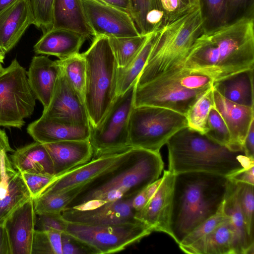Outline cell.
I'll use <instances>...</instances> for the list:
<instances>
[{
	"mask_svg": "<svg viewBox=\"0 0 254 254\" xmlns=\"http://www.w3.org/2000/svg\"><path fill=\"white\" fill-rule=\"evenodd\" d=\"M155 31L151 33L139 51L125 67L118 68L117 96L123 94L132 85L137 82L149 56Z\"/></svg>",
	"mask_w": 254,
	"mask_h": 254,
	"instance_id": "obj_31",
	"label": "cell"
},
{
	"mask_svg": "<svg viewBox=\"0 0 254 254\" xmlns=\"http://www.w3.org/2000/svg\"><path fill=\"white\" fill-rule=\"evenodd\" d=\"M228 178L236 182L254 185V165L242 170Z\"/></svg>",
	"mask_w": 254,
	"mask_h": 254,
	"instance_id": "obj_47",
	"label": "cell"
},
{
	"mask_svg": "<svg viewBox=\"0 0 254 254\" xmlns=\"http://www.w3.org/2000/svg\"><path fill=\"white\" fill-rule=\"evenodd\" d=\"M35 223L32 198L7 218L3 225L7 233L11 254H31Z\"/></svg>",
	"mask_w": 254,
	"mask_h": 254,
	"instance_id": "obj_19",
	"label": "cell"
},
{
	"mask_svg": "<svg viewBox=\"0 0 254 254\" xmlns=\"http://www.w3.org/2000/svg\"><path fill=\"white\" fill-rule=\"evenodd\" d=\"M65 232L90 246L97 254H103L122 251L153 231L145 223L136 221L104 226L68 222Z\"/></svg>",
	"mask_w": 254,
	"mask_h": 254,
	"instance_id": "obj_11",
	"label": "cell"
},
{
	"mask_svg": "<svg viewBox=\"0 0 254 254\" xmlns=\"http://www.w3.org/2000/svg\"><path fill=\"white\" fill-rule=\"evenodd\" d=\"M115 7L123 10L130 14L129 0H100Z\"/></svg>",
	"mask_w": 254,
	"mask_h": 254,
	"instance_id": "obj_51",
	"label": "cell"
},
{
	"mask_svg": "<svg viewBox=\"0 0 254 254\" xmlns=\"http://www.w3.org/2000/svg\"><path fill=\"white\" fill-rule=\"evenodd\" d=\"M43 144L51 157L56 177L89 162L93 156L89 139L65 140Z\"/></svg>",
	"mask_w": 254,
	"mask_h": 254,
	"instance_id": "obj_21",
	"label": "cell"
},
{
	"mask_svg": "<svg viewBox=\"0 0 254 254\" xmlns=\"http://www.w3.org/2000/svg\"><path fill=\"white\" fill-rule=\"evenodd\" d=\"M67 222L61 213L45 212L35 213V230L48 231L56 230L65 232L67 226Z\"/></svg>",
	"mask_w": 254,
	"mask_h": 254,
	"instance_id": "obj_42",
	"label": "cell"
},
{
	"mask_svg": "<svg viewBox=\"0 0 254 254\" xmlns=\"http://www.w3.org/2000/svg\"><path fill=\"white\" fill-rule=\"evenodd\" d=\"M35 105L27 71L14 59L0 71V127L21 128Z\"/></svg>",
	"mask_w": 254,
	"mask_h": 254,
	"instance_id": "obj_9",
	"label": "cell"
},
{
	"mask_svg": "<svg viewBox=\"0 0 254 254\" xmlns=\"http://www.w3.org/2000/svg\"><path fill=\"white\" fill-rule=\"evenodd\" d=\"M213 91L212 86L197 99L185 115L188 127L202 134H205L208 129V117L214 105Z\"/></svg>",
	"mask_w": 254,
	"mask_h": 254,
	"instance_id": "obj_34",
	"label": "cell"
},
{
	"mask_svg": "<svg viewBox=\"0 0 254 254\" xmlns=\"http://www.w3.org/2000/svg\"><path fill=\"white\" fill-rule=\"evenodd\" d=\"M132 199L123 198L90 209L65 208L61 214L68 222L92 226L135 222L138 220L134 218L135 211L131 206Z\"/></svg>",
	"mask_w": 254,
	"mask_h": 254,
	"instance_id": "obj_15",
	"label": "cell"
},
{
	"mask_svg": "<svg viewBox=\"0 0 254 254\" xmlns=\"http://www.w3.org/2000/svg\"><path fill=\"white\" fill-rule=\"evenodd\" d=\"M203 32L198 4L165 21L155 31L149 56L136 85L182 68L193 44Z\"/></svg>",
	"mask_w": 254,
	"mask_h": 254,
	"instance_id": "obj_5",
	"label": "cell"
},
{
	"mask_svg": "<svg viewBox=\"0 0 254 254\" xmlns=\"http://www.w3.org/2000/svg\"><path fill=\"white\" fill-rule=\"evenodd\" d=\"M213 93L214 107L223 118L230 133V150L244 151L245 139L252 123L254 121V108L228 100L214 88Z\"/></svg>",
	"mask_w": 254,
	"mask_h": 254,
	"instance_id": "obj_18",
	"label": "cell"
},
{
	"mask_svg": "<svg viewBox=\"0 0 254 254\" xmlns=\"http://www.w3.org/2000/svg\"><path fill=\"white\" fill-rule=\"evenodd\" d=\"M229 181L227 177L207 172L174 174L168 235L178 244L218 212Z\"/></svg>",
	"mask_w": 254,
	"mask_h": 254,
	"instance_id": "obj_2",
	"label": "cell"
},
{
	"mask_svg": "<svg viewBox=\"0 0 254 254\" xmlns=\"http://www.w3.org/2000/svg\"><path fill=\"white\" fill-rule=\"evenodd\" d=\"M31 198L38 197L55 179V175L32 173H21Z\"/></svg>",
	"mask_w": 254,
	"mask_h": 254,
	"instance_id": "obj_43",
	"label": "cell"
},
{
	"mask_svg": "<svg viewBox=\"0 0 254 254\" xmlns=\"http://www.w3.org/2000/svg\"><path fill=\"white\" fill-rule=\"evenodd\" d=\"M188 127L186 116L162 107H134L129 122L130 147L159 152L180 129Z\"/></svg>",
	"mask_w": 254,
	"mask_h": 254,
	"instance_id": "obj_7",
	"label": "cell"
},
{
	"mask_svg": "<svg viewBox=\"0 0 254 254\" xmlns=\"http://www.w3.org/2000/svg\"><path fill=\"white\" fill-rule=\"evenodd\" d=\"M204 32L226 24L225 0H198Z\"/></svg>",
	"mask_w": 254,
	"mask_h": 254,
	"instance_id": "obj_36",
	"label": "cell"
},
{
	"mask_svg": "<svg viewBox=\"0 0 254 254\" xmlns=\"http://www.w3.org/2000/svg\"><path fill=\"white\" fill-rule=\"evenodd\" d=\"M5 58V55L0 53V63H3V61Z\"/></svg>",
	"mask_w": 254,
	"mask_h": 254,
	"instance_id": "obj_56",
	"label": "cell"
},
{
	"mask_svg": "<svg viewBox=\"0 0 254 254\" xmlns=\"http://www.w3.org/2000/svg\"><path fill=\"white\" fill-rule=\"evenodd\" d=\"M55 0H29L34 17V25L43 32L52 28Z\"/></svg>",
	"mask_w": 254,
	"mask_h": 254,
	"instance_id": "obj_40",
	"label": "cell"
},
{
	"mask_svg": "<svg viewBox=\"0 0 254 254\" xmlns=\"http://www.w3.org/2000/svg\"><path fill=\"white\" fill-rule=\"evenodd\" d=\"M10 157L12 167L21 173L54 175L52 159L43 143L35 141L19 148Z\"/></svg>",
	"mask_w": 254,
	"mask_h": 254,
	"instance_id": "obj_28",
	"label": "cell"
},
{
	"mask_svg": "<svg viewBox=\"0 0 254 254\" xmlns=\"http://www.w3.org/2000/svg\"><path fill=\"white\" fill-rule=\"evenodd\" d=\"M33 24L29 0H17L0 11V53L9 52Z\"/></svg>",
	"mask_w": 254,
	"mask_h": 254,
	"instance_id": "obj_17",
	"label": "cell"
},
{
	"mask_svg": "<svg viewBox=\"0 0 254 254\" xmlns=\"http://www.w3.org/2000/svg\"><path fill=\"white\" fill-rule=\"evenodd\" d=\"M131 148L92 158L89 162L56 177L41 194H58L77 186L85 184L125 161L129 156Z\"/></svg>",
	"mask_w": 254,
	"mask_h": 254,
	"instance_id": "obj_13",
	"label": "cell"
},
{
	"mask_svg": "<svg viewBox=\"0 0 254 254\" xmlns=\"http://www.w3.org/2000/svg\"><path fill=\"white\" fill-rule=\"evenodd\" d=\"M162 178H160L149 185L144 190L146 197L148 200L154 195L160 186Z\"/></svg>",
	"mask_w": 254,
	"mask_h": 254,
	"instance_id": "obj_53",
	"label": "cell"
},
{
	"mask_svg": "<svg viewBox=\"0 0 254 254\" xmlns=\"http://www.w3.org/2000/svg\"><path fill=\"white\" fill-rule=\"evenodd\" d=\"M0 254H11L7 233L3 225H0Z\"/></svg>",
	"mask_w": 254,
	"mask_h": 254,
	"instance_id": "obj_50",
	"label": "cell"
},
{
	"mask_svg": "<svg viewBox=\"0 0 254 254\" xmlns=\"http://www.w3.org/2000/svg\"><path fill=\"white\" fill-rule=\"evenodd\" d=\"M254 69L243 70L214 81L212 86L226 99L254 108Z\"/></svg>",
	"mask_w": 254,
	"mask_h": 254,
	"instance_id": "obj_26",
	"label": "cell"
},
{
	"mask_svg": "<svg viewBox=\"0 0 254 254\" xmlns=\"http://www.w3.org/2000/svg\"><path fill=\"white\" fill-rule=\"evenodd\" d=\"M226 23L244 16H254V0H225Z\"/></svg>",
	"mask_w": 254,
	"mask_h": 254,
	"instance_id": "obj_44",
	"label": "cell"
},
{
	"mask_svg": "<svg viewBox=\"0 0 254 254\" xmlns=\"http://www.w3.org/2000/svg\"><path fill=\"white\" fill-rule=\"evenodd\" d=\"M83 185L77 186L58 194H41L32 199L35 213H61L81 191Z\"/></svg>",
	"mask_w": 254,
	"mask_h": 254,
	"instance_id": "obj_35",
	"label": "cell"
},
{
	"mask_svg": "<svg viewBox=\"0 0 254 254\" xmlns=\"http://www.w3.org/2000/svg\"><path fill=\"white\" fill-rule=\"evenodd\" d=\"M190 4L191 6L196 5L198 4V0H189Z\"/></svg>",
	"mask_w": 254,
	"mask_h": 254,
	"instance_id": "obj_55",
	"label": "cell"
},
{
	"mask_svg": "<svg viewBox=\"0 0 254 254\" xmlns=\"http://www.w3.org/2000/svg\"><path fill=\"white\" fill-rule=\"evenodd\" d=\"M180 249L187 254H236L234 232L228 218L194 243Z\"/></svg>",
	"mask_w": 254,
	"mask_h": 254,
	"instance_id": "obj_24",
	"label": "cell"
},
{
	"mask_svg": "<svg viewBox=\"0 0 254 254\" xmlns=\"http://www.w3.org/2000/svg\"><path fill=\"white\" fill-rule=\"evenodd\" d=\"M169 171L174 174L203 172L229 177L254 165L244 151H233L188 127L174 134L166 144Z\"/></svg>",
	"mask_w": 254,
	"mask_h": 254,
	"instance_id": "obj_4",
	"label": "cell"
},
{
	"mask_svg": "<svg viewBox=\"0 0 254 254\" xmlns=\"http://www.w3.org/2000/svg\"><path fill=\"white\" fill-rule=\"evenodd\" d=\"M52 28L74 31L87 38L94 36L86 18L81 0H55Z\"/></svg>",
	"mask_w": 254,
	"mask_h": 254,
	"instance_id": "obj_27",
	"label": "cell"
},
{
	"mask_svg": "<svg viewBox=\"0 0 254 254\" xmlns=\"http://www.w3.org/2000/svg\"><path fill=\"white\" fill-rule=\"evenodd\" d=\"M159 0L164 13L165 21L185 12L192 6L190 4L189 0Z\"/></svg>",
	"mask_w": 254,
	"mask_h": 254,
	"instance_id": "obj_46",
	"label": "cell"
},
{
	"mask_svg": "<svg viewBox=\"0 0 254 254\" xmlns=\"http://www.w3.org/2000/svg\"><path fill=\"white\" fill-rule=\"evenodd\" d=\"M130 14L140 35L157 31L165 16L159 0H129Z\"/></svg>",
	"mask_w": 254,
	"mask_h": 254,
	"instance_id": "obj_29",
	"label": "cell"
},
{
	"mask_svg": "<svg viewBox=\"0 0 254 254\" xmlns=\"http://www.w3.org/2000/svg\"><path fill=\"white\" fill-rule=\"evenodd\" d=\"M27 131L35 141L45 144L88 140L91 126L69 124L41 116L28 125Z\"/></svg>",
	"mask_w": 254,
	"mask_h": 254,
	"instance_id": "obj_20",
	"label": "cell"
},
{
	"mask_svg": "<svg viewBox=\"0 0 254 254\" xmlns=\"http://www.w3.org/2000/svg\"><path fill=\"white\" fill-rule=\"evenodd\" d=\"M63 232L35 230L31 254H62Z\"/></svg>",
	"mask_w": 254,
	"mask_h": 254,
	"instance_id": "obj_37",
	"label": "cell"
},
{
	"mask_svg": "<svg viewBox=\"0 0 254 254\" xmlns=\"http://www.w3.org/2000/svg\"><path fill=\"white\" fill-rule=\"evenodd\" d=\"M86 63L84 104L91 127L102 121L117 96L118 65L108 37L95 36L82 53Z\"/></svg>",
	"mask_w": 254,
	"mask_h": 254,
	"instance_id": "obj_6",
	"label": "cell"
},
{
	"mask_svg": "<svg viewBox=\"0 0 254 254\" xmlns=\"http://www.w3.org/2000/svg\"><path fill=\"white\" fill-rule=\"evenodd\" d=\"M245 155L250 158H254V121H253L248 130L243 146Z\"/></svg>",
	"mask_w": 254,
	"mask_h": 254,
	"instance_id": "obj_48",
	"label": "cell"
},
{
	"mask_svg": "<svg viewBox=\"0 0 254 254\" xmlns=\"http://www.w3.org/2000/svg\"><path fill=\"white\" fill-rule=\"evenodd\" d=\"M150 34L132 37H108L111 48L119 68L126 66L132 61Z\"/></svg>",
	"mask_w": 254,
	"mask_h": 254,
	"instance_id": "obj_33",
	"label": "cell"
},
{
	"mask_svg": "<svg viewBox=\"0 0 254 254\" xmlns=\"http://www.w3.org/2000/svg\"><path fill=\"white\" fill-rule=\"evenodd\" d=\"M136 83L123 94L117 96L100 123L95 127H91L89 141L93 150L92 158L131 148L129 122L134 107Z\"/></svg>",
	"mask_w": 254,
	"mask_h": 254,
	"instance_id": "obj_8",
	"label": "cell"
},
{
	"mask_svg": "<svg viewBox=\"0 0 254 254\" xmlns=\"http://www.w3.org/2000/svg\"></svg>",
	"mask_w": 254,
	"mask_h": 254,
	"instance_id": "obj_58",
	"label": "cell"
},
{
	"mask_svg": "<svg viewBox=\"0 0 254 254\" xmlns=\"http://www.w3.org/2000/svg\"><path fill=\"white\" fill-rule=\"evenodd\" d=\"M62 238V254H97L90 246L64 232Z\"/></svg>",
	"mask_w": 254,
	"mask_h": 254,
	"instance_id": "obj_45",
	"label": "cell"
},
{
	"mask_svg": "<svg viewBox=\"0 0 254 254\" xmlns=\"http://www.w3.org/2000/svg\"><path fill=\"white\" fill-rule=\"evenodd\" d=\"M86 39L74 31L52 28L44 32L33 50L37 54L54 56L63 60L79 53Z\"/></svg>",
	"mask_w": 254,
	"mask_h": 254,
	"instance_id": "obj_23",
	"label": "cell"
},
{
	"mask_svg": "<svg viewBox=\"0 0 254 254\" xmlns=\"http://www.w3.org/2000/svg\"><path fill=\"white\" fill-rule=\"evenodd\" d=\"M207 137L230 150V135L228 127L214 105L211 108L207 120Z\"/></svg>",
	"mask_w": 254,
	"mask_h": 254,
	"instance_id": "obj_39",
	"label": "cell"
},
{
	"mask_svg": "<svg viewBox=\"0 0 254 254\" xmlns=\"http://www.w3.org/2000/svg\"><path fill=\"white\" fill-rule=\"evenodd\" d=\"M162 178L156 192L141 210L135 213L134 218L149 226L153 232L168 235L174 174L165 170Z\"/></svg>",
	"mask_w": 254,
	"mask_h": 254,
	"instance_id": "obj_16",
	"label": "cell"
},
{
	"mask_svg": "<svg viewBox=\"0 0 254 254\" xmlns=\"http://www.w3.org/2000/svg\"><path fill=\"white\" fill-rule=\"evenodd\" d=\"M17 0H0V11L10 5Z\"/></svg>",
	"mask_w": 254,
	"mask_h": 254,
	"instance_id": "obj_54",
	"label": "cell"
},
{
	"mask_svg": "<svg viewBox=\"0 0 254 254\" xmlns=\"http://www.w3.org/2000/svg\"><path fill=\"white\" fill-rule=\"evenodd\" d=\"M163 168L160 152L132 147L125 161L84 184L65 208L90 209L123 198H133L159 179Z\"/></svg>",
	"mask_w": 254,
	"mask_h": 254,
	"instance_id": "obj_3",
	"label": "cell"
},
{
	"mask_svg": "<svg viewBox=\"0 0 254 254\" xmlns=\"http://www.w3.org/2000/svg\"><path fill=\"white\" fill-rule=\"evenodd\" d=\"M2 63H0V71L3 68L1 64Z\"/></svg>",
	"mask_w": 254,
	"mask_h": 254,
	"instance_id": "obj_57",
	"label": "cell"
},
{
	"mask_svg": "<svg viewBox=\"0 0 254 254\" xmlns=\"http://www.w3.org/2000/svg\"><path fill=\"white\" fill-rule=\"evenodd\" d=\"M94 36L125 37L139 35L130 15L100 0H81Z\"/></svg>",
	"mask_w": 254,
	"mask_h": 254,
	"instance_id": "obj_12",
	"label": "cell"
},
{
	"mask_svg": "<svg viewBox=\"0 0 254 254\" xmlns=\"http://www.w3.org/2000/svg\"><path fill=\"white\" fill-rule=\"evenodd\" d=\"M60 72L57 60H51L43 55L32 58L27 71L28 81L36 99L44 108L49 104Z\"/></svg>",
	"mask_w": 254,
	"mask_h": 254,
	"instance_id": "obj_22",
	"label": "cell"
},
{
	"mask_svg": "<svg viewBox=\"0 0 254 254\" xmlns=\"http://www.w3.org/2000/svg\"><path fill=\"white\" fill-rule=\"evenodd\" d=\"M2 151L6 153L14 152L13 149L10 146L8 138L5 131L0 129V157Z\"/></svg>",
	"mask_w": 254,
	"mask_h": 254,
	"instance_id": "obj_52",
	"label": "cell"
},
{
	"mask_svg": "<svg viewBox=\"0 0 254 254\" xmlns=\"http://www.w3.org/2000/svg\"><path fill=\"white\" fill-rule=\"evenodd\" d=\"M31 198L29 189L19 172H16L9 180L6 190L0 199V225L16 209Z\"/></svg>",
	"mask_w": 254,
	"mask_h": 254,
	"instance_id": "obj_30",
	"label": "cell"
},
{
	"mask_svg": "<svg viewBox=\"0 0 254 254\" xmlns=\"http://www.w3.org/2000/svg\"><path fill=\"white\" fill-rule=\"evenodd\" d=\"M181 69L165 73L141 85L136 84L134 107H162L185 116L197 99L209 88L190 90L184 87L180 81Z\"/></svg>",
	"mask_w": 254,
	"mask_h": 254,
	"instance_id": "obj_10",
	"label": "cell"
},
{
	"mask_svg": "<svg viewBox=\"0 0 254 254\" xmlns=\"http://www.w3.org/2000/svg\"><path fill=\"white\" fill-rule=\"evenodd\" d=\"M57 61L68 83L84 103L86 63L82 54Z\"/></svg>",
	"mask_w": 254,
	"mask_h": 254,
	"instance_id": "obj_32",
	"label": "cell"
},
{
	"mask_svg": "<svg viewBox=\"0 0 254 254\" xmlns=\"http://www.w3.org/2000/svg\"><path fill=\"white\" fill-rule=\"evenodd\" d=\"M144 189L136 194L132 200L131 206L135 213L141 210L148 202Z\"/></svg>",
	"mask_w": 254,
	"mask_h": 254,
	"instance_id": "obj_49",
	"label": "cell"
},
{
	"mask_svg": "<svg viewBox=\"0 0 254 254\" xmlns=\"http://www.w3.org/2000/svg\"><path fill=\"white\" fill-rule=\"evenodd\" d=\"M183 68L206 74L214 81L254 68V16L204 32L193 44Z\"/></svg>",
	"mask_w": 254,
	"mask_h": 254,
	"instance_id": "obj_1",
	"label": "cell"
},
{
	"mask_svg": "<svg viewBox=\"0 0 254 254\" xmlns=\"http://www.w3.org/2000/svg\"><path fill=\"white\" fill-rule=\"evenodd\" d=\"M41 116L69 124L90 126L84 103L61 69L49 104L44 108Z\"/></svg>",
	"mask_w": 254,
	"mask_h": 254,
	"instance_id": "obj_14",
	"label": "cell"
},
{
	"mask_svg": "<svg viewBox=\"0 0 254 254\" xmlns=\"http://www.w3.org/2000/svg\"><path fill=\"white\" fill-rule=\"evenodd\" d=\"M229 180L222 209L234 232L236 254H254V239L249 234L237 197L235 183Z\"/></svg>",
	"mask_w": 254,
	"mask_h": 254,
	"instance_id": "obj_25",
	"label": "cell"
},
{
	"mask_svg": "<svg viewBox=\"0 0 254 254\" xmlns=\"http://www.w3.org/2000/svg\"><path fill=\"white\" fill-rule=\"evenodd\" d=\"M239 203L250 236L254 237V185L234 181Z\"/></svg>",
	"mask_w": 254,
	"mask_h": 254,
	"instance_id": "obj_38",
	"label": "cell"
},
{
	"mask_svg": "<svg viewBox=\"0 0 254 254\" xmlns=\"http://www.w3.org/2000/svg\"><path fill=\"white\" fill-rule=\"evenodd\" d=\"M226 217L223 211L222 204L215 215L199 225L178 244L179 248L191 245L207 235L222 222Z\"/></svg>",
	"mask_w": 254,
	"mask_h": 254,
	"instance_id": "obj_41",
	"label": "cell"
}]
</instances>
